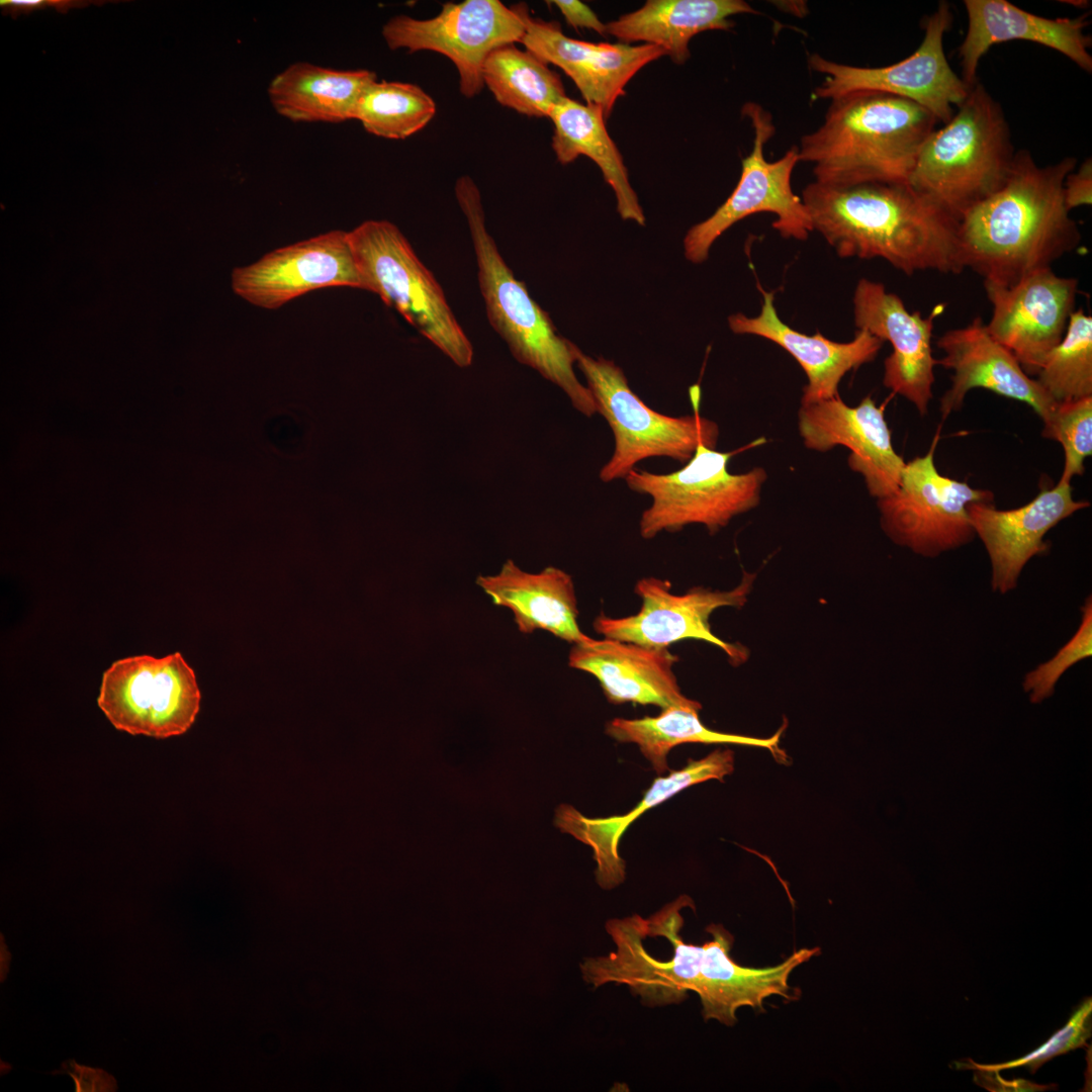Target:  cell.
<instances>
[{"label":"cell","instance_id":"obj_9","mask_svg":"<svg viewBox=\"0 0 1092 1092\" xmlns=\"http://www.w3.org/2000/svg\"><path fill=\"white\" fill-rule=\"evenodd\" d=\"M200 700L194 670L175 652L112 662L102 674L97 704L115 729L165 739L189 730Z\"/></svg>","mask_w":1092,"mask_h":1092},{"label":"cell","instance_id":"obj_25","mask_svg":"<svg viewBox=\"0 0 1092 1092\" xmlns=\"http://www.w3.org/2000/svg\"><path fill=\"white\" fill-rule=\"evenodd\" d=\"M968 29L959 48L962 79L971 88L988 50L1000 42L1028 40L1053 49L1087 73L1092 72L1091 38L1084 32L1088 13L1075 18H1045L1005 0H965Z\"/></svg>","mask_w":1092,"mask_h":1092},{"label":"cell","instance_id":"obj_1","mask_svg":"<svg viewBox=\"0 0 1092 1092\" xmlns=\"http://www.w3.org/2000/svg\"><path fill=\"white\" fill-rule=\"evenodd\" d=\"M1076 164L1068 157L1038 166L1029 152H1016L1003 184L960 218L963 268L984 283L1009 287L1078 248L1081 232L1064 200Z\"/></svg>","mask_w":1092,"mask_h":1092},{"label":"cell","instance_id":"obj_19","mask_svg":"<svg viewBox=\"0 0 1092 1092\" xmlns=\"http://www.w3.org/2000/svg\"><path fill=\"white\" fill-rule=\"evenodd\" d=\"M525 23L521 42L546 64L560 68L576 85L586 104L599 107L606 119L633 76L647 64L666 56L653 44L589 42L565 35L560 24L532 17L520 4Z\"/></svg>","mask_w":1092,"mask_h":1092},{"label":"cell","instance_id":"obj_18","mask_svg":"<svg viewBox=\"0 0 1092 1092\" xmlns=\"http://www.w3.org/2000/svg\"><path fill=\"white\" fill-rule=\"evenodd\" d=\"M798 428L811 450L848 448V466L863 476L872 496L881 498L897 490L906 462L893 448L883 407L870 395L856 406H848L839 395L801 404Z\"/></svg>","mask_w":1092,"mask_h":1092},{"label":"cell","instance_id":"obj_3","mask_svg":"<svg viewBox=\"0 0 1092 1092\" xmlns=\"http://www.w3.org/2000/svg\"><path fill=\"white\" fill-rule=\"evenodd\" d=\"M937 119L908 99L855 91L830 100L821 125L801 138L799 162L833 185L908 182Z\"/></svg>","mask_w":1092,"mask_h":1092},{"label":"cell","instance_id":"obj_16","mask_svg":"<svg viewBox=\"0 0 1092 1092\" xmlns=\"http://www.w3.org/2000/svg\"><path fill=\"white\" fill-rule=\"evenodd\" d=\"M329 287L361 289L348 232L341 230L277 248L232 272L234 292L265 309Z\"/></svg>","mask_w":1092,"mask_h":1092},{"label":"cell","instance_id":"obj_42","mask_svg":"<svg viewBox=\"0 0 1092 1092\" xmlns=\"http://www.w3.org/2000/svg\"><path fill=\"white\" fill-rule=\"evenodd\" d=\"M10 962H11V954L8 951L6 944L4 943L3 935H1V942H0V977H1V981H3L7 976Z\"/></svg>","mask_w":1092,"mask_h":1092},{"label":"cell","instance_id":"obj_37","mask_svg":"<svg viewBox=\"0 0 1092 1092\" xmlns=\"http://www.w3.org/2000/svg\"><path fill=\"white\" fill-rule=\"evenodd\" d=\"M956 1066H957L958 1069L960 1068V1069L974 1070V1081L978 1085L984 1087L985 1089H987L989 1091H993V1092H997V1091H999V1092H1006V1091L1007 1092H1014V1091H1031V1092H1034V1091H1045V1090L1051 1089V1087H1056L1055 1084H1052V1085H1038L1036 1083H1033V1082H1030V1081L1024 1080V1079H1014V1080L1007 1081V1080L1003 1079L999 1075V1071L981 1068V1067H979L977 1065V1063L973 1062L971 1059H966L964 1062H959V1063L956 1064Z\"/></svg>","mask_w":1092,"mask_h":1092},{"label":"cell","instance_id":"obj_20","mask_svg":"<svg viewBox=\"0 0 1092 1092\" xmlns=\"http://www.w3.org/2000/svg\"><path fill=\"white\" fill-rule=\"evenodd\" d=\"M936 346L944 353L935 361L951 369V385L940 398L939 411L945 420L961 410L967 393L985 388L999 395L1028 404L1046 422L1058 402L1036 379L1026 374L1013 354L988 332L980 316L962 328L940 336Z\"/></svg>","mask_w":1092,"mask_h":1092},{"label":"cell","instance_id":"obj_21","mask_svg":"<svg viewBox=\"0 0 1092 1092\" xmlns=\"http://www.w3.org/2000/svg\"><path fill=\"white\" fill-rule=\"evenodd\" d=\"M1089 506L1087 500L1073 498L1071 484L1059 483L1012 510H997L993 503L971 504L968 513L972 527L991 561L992 589L1006 594L1015 588L1027 561L1048 549L1044 535Z\"/></svg>","mask_w":1092,"mask_h":1092},{"label":"cell","instance_id":"obj_30","mask_svg":"<svg viewBox=\"0 0 1092 1092\" xmlns=\"http://www.w3.org/2000/svg\"><path fill=\"white\" fill-rule=\"evenodd\" d=\"M697 707H668L655 717L638 719L615 718L607 723L606 733L620 742L638 745L657 775L668 769L667 755L684 743H727L768 749L780 761L786 754L779 747L784 727L768 738L717 732L706 727Z\"/></svg>","mask_w":1092,"mask_h":1092},{"label":"cell","instance_id":"obj_41","mask_svg":"<svg viewBox=\"0 0 1092 1092\" xmlns=\"http://www.w3.org/2000/svg\"><path fill=\"white\" fill-rule=\"evenodd\" d=\"M86 5L83 1L71 0H0V6L5 12H10L14 17L20 13H29L34 9L53 6L60 12H67L72 7Z\"/></svg>","mask_w":1092,"mask_h":1092},{"label":"cell","instance_id":"obj_28","mask_svg":"<svg viewBox=\"0 0 1092 1092\" xmlns=\"http://www.w3.org/2000/svg\"><path fill=\"white\" fill-rule=\"evenodd\" d=\"M377 80L366 69L335 70L298 62L276 75L268 87L274 109L295 122H343L355 118L366 88Z\"/></svg>","mask_w":1092,"mask_h":1092},{"label":"cell","instance_id":"obj_22","mask_svg":"<svg viewBox=\"0 0 1092 1092\" xmlns=\"http://www.w3.org/2000/svg\"><path fill=\"white\" fill-rule=\"evenodd\" d=\"M678 657L668 649H652L616 639L589 638L573 644L568 665L594 675L612 704L634 703L668 707L702 705L686 697L673 665Z\"/></svg>","mask_w":1092,"mask_h":1092},{"label":"cell","instance_id":"obj_34","mask_svg":"<svg viewBox=\"0 0 1092 1092\" xmlns=\"http://www.w3.org/2000/svg\"><path fill=\"white\" fill-rule=\"evenodd\" d=\"M1042 436L1062 445L1065 461L1058 483L1070 485L1074 476L1083 475L1084 461L1092 454V396L1058 402Z\"/></svg>","mask_w":1092,"mask_h":1092},{"label":"cell","instance_id":"obj_32","mask_svg":"<svg viewBox=\"0 0 1092 1092\" xmlns=\"http://www.w3.org/2000/svg\"><path fill=\"white\" fill-rule=\"evenodd\" d=\"M435 113V101L421 87L376 80L363 92L354 119L371 134L403 140L424 128Z\"/></svg>","mask_w":1092,"mask_h":1092},{"label":"cell","instance_id":"obj_14","mask_svg":"<svg viewBox=\"0 0 1092 1092\" xmlns=\"http://www.w3.org/2000/svg\"><path fill=\"white\" fill-rule=\"evenodd\" d=\"M754 578V574L744 573L740 583L731 590L697 586L684 595H674L670 592L671 583L668 580L644 577L637 581L634 588L642 600L638 613L622 618L601 613L593 626L604 638L652 649H667L682 640H702L722 649L730 663L739 665L748 657L746 648L728 643L713 634L709 618L721 607H743Z\"/></svg>","mask_w":1092,"mask_h":1092},{"label":"cell","instance_id":"obj_36","mask_svg":"<svg viewBox=\"0 0 1092 1092\" xmlns=\"http://www.w3.org/2000/svg\"><path fill=\"white\" fill-rule=\"evenodd\" d=\"M1091 1014L1092 1000L1087 998L1073 1012L1068 1022L1034 1051L1009 1062L977 1065L996 1071L1025 1067L1033 1074L1051 1059L1087 1044L1086 1041L1091 1035Z\"/></svg>","mask_w":1092,"mask_h":1092},{"label":"cell","instance_id":"obj_17","mask_svg":"<svg viewBox=\"0 0 1092 1092\" xmlns=\"http://www.w3.org/2000/svg\"><path fill=\"white\" fill-rule=\"evenodd\" d=\"M854 325L883 342L892 353L884 362V385L911 401L926 415L932 398L934 366L931 338L935 318L945 304L935 305L927 317L910 312L903 300L880 282L860 279L853 294Z\"/></svg>","mask_w":1092,"mask_h":1092},{"label":"cell","instance_id":"obj_27","mask_svg":"<svg viewBox=\"0 0 1092 1092\" xmlns=\"http://www.w3.org/2000/svg\"><path fill=\"white\" fill-rule=\"evenodd\" d=\"M742 0H648L639 9L606 24L621 42L643 41L662 48L677 65L690 59L689 44L698 33L729 30L736 14H757Z\"/></svg>","mask_w":1092,"mask_h":1092},{"label":"cell","instance_id":"obj_10","mask_svg":"<svg viewBox=\"0 0 1092 1092\" xmlns=\"http://www.w3.org/2000/svg\"><path fill=\"white\" fill-rule=\"evenodd\" d=\"M741 111L751 122L753 146L742 159L740 179L730 196L711 216L693 225L684 239L685 256L695 264L707 260L710 248L725 231L755 213H774L772 228L785 239L805 241L813 232L802 199L791 186L799 162L798 147L777 161H766L764 146L776 132L770 113L755 102H746Z\"/></svg>","mask_w":1092,"mask_h":1092},{"label":"cell","instance_id":"obj_24","mask_svg":"<svg viewBox=\"0 0 1092 1092\" xmlns=\"http://www.w3.org/2000/svg\"><path fill=\"white\" fill-rule=\"evenodd\" d=\"M762 296L757 316L749 317L741 312L729 315L728 325L735 334L754 335L782 347L800 364L807 375L801 404L816 402L838 396V385L849 371L873 361L883 346V341L867 331L857 330L850 342L831 341L816 332L815 335L800 333L786 325L778 315L772 291L764 290L757 282Z\"/></svg>","mask_w":1092,"mask_h":1092},{"label":"cell","instance_id":"obj_35","mask_svg":"<svg viewBox=\"0 0 1092 1092\" xmlns=\"http://www.w3.org/2000/svg\"><path fill=\"white\" fill-rule=\"evenodd\" d=\"M1082 622L1075 635L1057 654L1029 671L1023 681L1032 703L1051 697L1062 674L1072 665L1092 654V601L1087 598L1082 608Z\"/></svg>","mask_w":1092,"mask_h":1092},{"label":"cell","instance_id":"obj_23","mask_svg":"<svg viewBox=\"0 0 1092 1092\" xmlns=\"http://www.w3.org/2000/svg\"><path fill=\"white\" fill-rule=\"evenodd\" d=\"M733 770L734 752L718 748L703 758L690 759L680 769L656 778L641 801L626 814L592 818L571 805L561 804L555 811L554 824L593 849L597 883L610 890L625 880V861L618 847L625 831L638 817L691 786L709 780L723 781Z\"/></svg>","mask_w":1092,"mask_h":1092},{"label":"cell","instance_id":"obj_2","mask_svg":"<svg viewBox=\"0 0 1092 1092\" xmlns=\"http://www.w3.org/2000/svg\"><path fill=\"white\" fill-rule=\"evenodd\" d=\"M802 202L813 231L841 258H882L907 275L961 273L960 219L908 182L809 183Z\"/></svg>","mask_w":1092,"mask_h":1092},{"label":"cell","instance_id":"obj_5","mask_svg":"<svg viewBox=\"0 0 1092 1092\" xmlns=\"http://www.w3.org/2000/svg\"><path fill=\"white\" fill-rule=\"evenodd\" d=\"M1015 153L1000 104L976 82L923 143L908 183L960 219L1003 184Z\"/></svg>","mask_w":1092,"mask_h":1092},{"label":"cell","instance_id":"obj_40","mask_svg":"<svg viewBox=\"0 0 1092 1092\" xmlns=\"http://www.w3.org/2000/svg\"><path fill=\"white\" fill-rule=\"evenodd\" d=\"M548 3L554 4L573 28H586L602 35L607 34L606 24L586 4L577 0H555Z\"/></svg>","mask_w":1092,"mask_h":1092},{"label":"cell","instance_id":"obj_15","mask_svg":"<svg viewBox=\"0 0 1092 1092\" xmlns=\"http://www.w3.org/2000/svg\"><path fill=\"white\" fill-rule=\"evenodd\" d=\"M1078 280L1037 270L1009 287L984 283L992 304L986 328L1019 362L1023 371L1038 373L1045 357L1062 341L1074 311Z\"/></svg>","mask_w":1092,"mask_h":1092},{"label":"cell","instance_id":"obj_4","mask_svg":"<svg viewBox=\"0 0 1092 1092\" xmlns=\"http://www.w3.org/2000/svg\"><path fill=\"white\" fill-rule=\"evenodd\" d=\"M455 196L470 231L489 324L520 363L559 386L579 413L594 416L597 406L593 394L573 369L577 346L558 334L549 314L503 259L486 230L477 185L469 176H461L455 184Z\"/></svg>","mask_w":1092,"mask_h":1092},{"label":"cell","instance_id":"obj_29","mask_svg":"<svg viewBox=\"0 0 1092 1092\" xmlns=\"http://www.w3.org/2000/svg\"><path fill=\"white\" fill-rule=\"evenodd\" d=\"M549 118L554 124L551 146L557 161L566 165L579 156L593 160L615 193L620 216L644 225L643 210L622 155L607 130L603 111L566 97L553 108Z\"/></svg>","mask_w":1092,"mask_h":1092},{"label":"cell","instance_id":"obj_38","mask_svg":"<svg viewBox=\"0 0 1092 1092\" xmlns=\"http://www.w3.org/2000/svg\"><path fill=\"white\" fill-rule=\"evenodd\" d=\"M53 1074H67L75 1082L78 1092H107L117 1090L115 1079L101 1069L90 1068L68 1060L62 1063L61 1068Z\"/></svg>","mask_w":1092,"mask_h":1092},{"label":"cell","instance_id":"obj_11","mask_svg":"<svg viewBox=\"0 0 1092 1092\" xmlns=\"http://www.w3.org/2000/svg\"><path fill=\"white\" fill-rule=\"evenodd\" d=\"M938 432L927 454L906 463L897 490L878 498L881 525L897 544L925 557L969 543L976 535L968 508L993 503V492L978 489L938 472L934 452Z\"/></svg>","mask_w":1092,"mask_h":1092},{"label":"cell","instance_id":"obj_26","mask_svg":"<svg viewBox=\"0 0 1092 1092\" xmlns=\"http://www.w3.org/2000/svg\"><path fill=\"white\" fill-rule=\"evenodd\" d=\"M476 583L494 605L512 611L522 633L541 629L572 644L590 638L577 623L573 580L559 568L548 566L538 573H530L508 559L497 574L479 575Z\"/></svg>","mask_w":1092,"mask_h":1092},{"label":"cell","instance_id":"obj_7","mask_svg":"<svg viewBox=\"0 0 1092 1092\" xmlns=\"http://www.w3.org/2000/svg\"><path fill=\"white\" fill-rule=\"evenodd\" d=\"M575 358L597 413L605 418L614 435L613 454L599 473L603 482L625 478L646 458L667 457L686 464L699 445L716 449L719 427L700 415L698 384L689 389L694 414L670 417L650 408L633 392L623 370L613 361L593 358L578 347Z\"/></svg>","mask_w":1092,"mask_h":1092},{"label":"cell","instance_id":"obj_8","mask_svg":"<svg viewBox=\"0 0 1092 1092\" xmlns=\"http://www.w3.org/2000/svg\"><path fill=\"white\" fill-rule=\"evenodd\" d=\"M731 455L701 444L674 472L631 470L624 478L627 486L652 499L641 515L640 536L651 539L662 531L676 532L691 524L704 525L715 534L735 516L755 508L767 474L762 467L730 473Z\"/></svg>","mask_w":1092,"mask_h":1092},{"label":"cell","instance_id":"obj_6","mask_svg":"<svg viewBox=\"0 0 1092 1092\" xmlns=\"http://www.w3.org/2000/svg\"><path fill=\"white\" fill-rule=\"evenodd\" d=\"M361 289L377 294L457 366L468 367L473 347L445 293L400 230L369 219L348 232Z\"/></svg>","mask_w":1092,"mask_h":1092},{"label":"cell","instance_id":"obj_43","mask_svg":"<svg viewBox=\"0 0 1092 1092\" xmlns=\"http://www.w3.org/2000/svg\"><path fill=\"white\" fill-rule=\"evenodd\" d=\"M1064 2L1065 3H1071V5H1075L1077 7H1087L1088 6V5L1082 4V3H1087V1H1064Z\"/></svg>","mask_w":1092,"mask_h":1092},{"label":"cell","instance_id":"obj_33","mask_svg":"<svg viewBox=\"0 0 1092 1092\" xmlns=\"http://www.w3.org/2000/svg\"><path fill=\"white\" fill-rule=\"evenodd\" d=\"M1035 379L1057 402L1092 396V316L1083 308L1072 312Z\"/></svg>","mask_w":1092,"mask_h":1092},{"label":"cell","instance_id":"obj_12","mask_svg":"<svg viewBox=\"0 0 1092 1092\" xmlns=\"http://www.w3.org/2000/svg\"><path fill=\"white\" fill-rule=\"evenodd\" d=\"M952 23L946 2L927 18L924 36L906 59L885 67L863 68L837 63L819 54L808 58L812 71L824 75L813 92L816 99H834L855 91H875L899 96L928 110L938 122H948L970 88L949 66L943 37Z\"/></svg>","mask_w":1092,"mask_h":1092},{"label":"cell","instance_id":"obj_13","mask_svg":"<svg viewBox=\"0 0 1092 1092\" xmlns=\"http://www.w3.org/2000/svg\"><path fill=\"white\" fill-rule=\"evenodd\" d=\"M524 32L520 4L508 7L499 0L449 2L432 18L399 14L382 27L390 50L431 51L447 57L457 69L459 90L467 98L483 87L482 67L488 54L521 42Z\"/></svg>","mask_w":1092,"mask_h":1092},{"label":"cell","instance_id":"obj_39","mask_svg":"<svg viewBox=\"0 0 1092 1092\" xmlns=\"http://www.w3.org/2000/svg\"><path fill=\"white\" fill-rule=\"evenodd\" d=\"M1064 200L1067 209L1092 203V160L1087 158L1078 170L1069 173L1064 182Z\"/></svg>","mask_w":1092,"mask_h":1092},{"label":"cell","instance_id":"obj_31","mask_svg":"<svg viewBox=\"0 0 1092 1092\" xmlns=\"http://www.w3.org/2000/svg\"><path fill=\"white\" fill-rule=\"evenodd\" d=\"M482 82L499 104L529 117L549 118L553 108L567 97L560 77L548 64L516 43L488 54Z\"/></svg>","mask_w":1092,"mask_h":1092}]
</instances>
